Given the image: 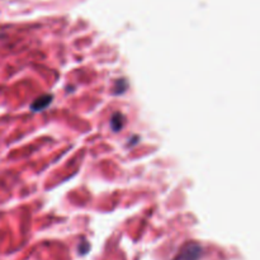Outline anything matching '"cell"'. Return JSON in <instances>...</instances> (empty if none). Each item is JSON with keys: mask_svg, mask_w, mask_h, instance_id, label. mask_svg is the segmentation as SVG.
Here are the masks:
<instances>
[{"mask_svg": "<svg viewBox=\"0 0 260 260\" xmlns=\"http://www.w3.org/2000/svg\"><path fill=\"white\" fill-rule=\"evenodd\" d=\"M51 101H52V95L40 96V98L33 102V104L30 106V109L32 111H42L43 108H46L51 103Z\"/></svg>", "mask_w": 260, "mask_h": 260, "instance_id": "cell-2", "label": "cell"}, {"mask_svg": "<svg viewBox=\"0 0 260 260\" xmlns=\"http://www.w3.org/2000/svg\"><path fill=\"white\" fill-rule=\"evenodd\" d=\"M201 255H202V248L198 244L190 243L180 250L174 260H200Z\"/></svg>", "mask_w": 260, "mask_h": 260, "instance_id": "cell-1", "label": "cell"}]
</instances>
